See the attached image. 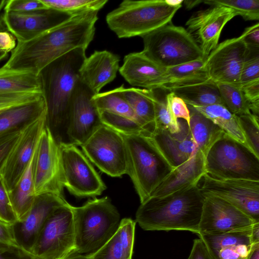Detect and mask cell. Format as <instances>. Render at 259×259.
<instances>
[{"label": "cell", "mask_w": 259, "mask_h": 259, "mask_svg": "<svg viewBox=\"0 0 259 259\" xmlns=\"http://www.w3.org/2000/svg\"><path fill=\"white\" fill-rule=\"evenodd\" d=\"M98 13L94 11L73 16L32 39L17 41L1 68L38 75L47 65L68 52L77 48L86 50L95 36Z\"/></svg>", "instance_id": "6da1fadb"}, {"label": "cell", "mask_w": 259, "mask_h": 259, "mask_svg": "<svg viewBox=\"0 0 259 259\" xmlns=\"http://www.w3.org/2000/svg\"><path fill=\"white\" fill-rule=\"evenodd\" d=\"M86 57L85 49H75L49 63L38 74L46 105V125L59 144H69L67 132L72 99Z\"/></svg>", "instance_id": "7a4b0ae2"}, {"label": "cell", "mask_w": 259, "mask_h": 259, "mask_svg": "<svg viewBox=\"0 0 259 259\" xmlns=\"http://www.w3.org/2000/svg\"><path fill=\"white\" fill-rule=\"evenodd\" d=\"M204 196L198 184L141 203L136 222L146 231L184 230L199 234Z\"/></svg>", "instance_id": "3957f363"}, {"label": "cell", "mask_w": 259, "mask_h": 259, "mask_svg": "<svg viewBox=\"0 0 259 259\" xmlns=\"http://www.w3.org/2000/svg\"><path fill=\"white\" fill-rule=\"evenodd\" d=\"M120 134L126 149V174L132 180L141 203L151 197L174 168L155 145L151 134Z\"/></svg>", "instance_id": "277c9868"}, {"label": "cell", "mask_w": 259, "mask_h": 259, "mask_svg": "<svg viewBox=\"0 0 259 259\" xmlns=\"http://www.w3.org/2000/svg\"><path fill=\"white\" fill-rule=\"evenodd\" d=\"M75 252L89 255L101 248L114 234L121 220L108 196L89 200L81 206L71 205Z\"/></svg>", "instance_id": "5b68a950"}, {"label": "cell", "mask_w": 259, "mask_h": 259, "mask_svg": "<svg viewBox=\"0 0 259 259\" xmlns=\"http://www.w3.org/2000/svg\"><path fill=\"white\" fill-rule=\"evenodd\" d=\"M181 7L165 0H125L107 15L106 21L119 38L142 37L171 23Z\"/></svg>", "instance_id": "8992f818"}, {"label": "cell", "mask_w": 259, "mask_h": 259, "mask_svg": "<svg viewBox=\"0 0 259 259\" xmlns=\"http://www.w3.org/2000/svg\"><path fill=\"white\" fill-rule=\"evenodd\" d=\"M205 169L217 179L259 181V157L224 132L207 152Z\"/></svg>", "instance_id": "52a82bcc"}, {"label": "cell", "mask_w": 259, "mask_h": 259, "mask_svg": "<svg viewBox=\"0 0 259 259\" xmlns=\"http://www.w3.org/2000/svg\"><path fill=\"white\" fill-rule=\"evenodd\" d=\"M144 54L165 69L203 59L198 44L184 27L171 22L142 36Z\"/></svg>", "instance_id": "ba28073f"}, {"label": "cell", "mask_w": 259, "mask_h": 259, "mask_svg": "<svg viewBox=\"0 0 259 259\" xmlns=\"http://www.w3.org/2000/svg\"><path fill=\"white\" fill-rule=\"evenodd\" d=\"M76 253L71 205L56 208L41 228L31 250L37 259H63Z\"/></svg>", "instance_id": "9c48e42d"}, {"label": "cell", "mask_w": 259, "mask_h": 259, "mask_svg": "<svg viewBox=\"0 0 259 259\" xmlns=\"http://www.w3.org/2000/svg\"><path fill=\"white\" fill-rule=\"evenodd\" d=\"M88 159L112 177L126 173V153L122 135L103 124L80 146Z\"/></svg>", "instance_id": "30bf717a"}, {"label": "cell", "mask_w": 259, "mask_h": 259, "mask_svg": "<svg viewBox=\"0 0 259 259\" xmlns=\"http://www.w3.org/2000/svg\"><path fill=\"white\" fill-rule=\"evenodd\" d=\"M59 145L65 187L69 193L79 198L101 195L106 186L82 151L73 144Z\"/></svg>", "instance_id": "8fae6325"}, {"label": "cell", "mask_w": 259, "mask_h": 259, "mask_svg": "<svg viewBox=\"0 0 259 259\" xmlns=\"http://www.w3.org/2000/svg\"><path fill=\"white\" fill-rule=\"evenodd\" d=\"M65 177L60 145L45 126L38 144L34 169L35 196L52 193L63 196Z\"/></svg>", "instance_id": "7c38bea8"}, {"label": "cell", "mask_w": 259, "mask_h": 259, "mask_svg": "<svg viewBox=\"0 0 259 259\" xmlns=\"http://www.w3.org/2000/svg\"><path fill=\"white\" fill-rule=\"evenodd\" d=\"M200 189L203 195L219 197L231 203L254 222H259V181L220 179L206 174Z\"/></svg>", "instance_id": "4fadbf2b"}, {"label": "cell", "mask_w": 259, "mask_h": 259, "mask_svg": "<svg viewBox=\"0 0 259 259\" xmlns=\"http://www.w3.org/2000/svg\"><path fill=\"white\" fill-rule=\"evenodd\" d=\"M246 49L241 35L218 44L204 61V67L209 79L216 83H229L240 87Z\"/></svg>", "instance_id": "5bb4252c"}, {"label": "cell", "mask_w": 259, "mask_h": 259, "mask_svg": "<svg viewBox=\"0 0 259 259\" xmlns=\"http://www.w3.org/2000/svg\"><path fill=\"white\" fill-rule=\"evenodd\" d=\"M73 16L68 13L47 8L24 12L5 11L1 18L7 30L18 42H25L62 24Z\"/></svg>", "instance_id": "9a60e30c"}, {"label": "cell", "mask_w": 259, "mask_h": 259, "mask_svg": "<svg viewBox=\"0 0 259 259\" xmlns=\"http://www.w3.org/2000/svg\"><path fill=\"white\" fill-rule=\"evenodd\" d=\"M94 93L80 79L75 88L67 132L69 144L81 146L103 124Z\"/></svg>", "instance_id": "2e32d148"}, {"label": "cell", "mask_w": 259, "mask_h": 259, "mask_svg": "<svg viewBox=\"0 0 259 259\" xmlns=\"http://www.w3.org/2000/svg\"><path fill=\"white\" fill-rule=\"evenodd\" d=\"M204 196L198 235L227 233L248 228L255 223L225 200L212 196Z\"/></svg>", "instance_id": "e0dca14e"}, {"label": "cell", "mask_w": 259, "mask_h": 259, "mask_svg": "<svg viewBox=\"0 0 259 259\" xmlns=\"http://www.w3.org/2000/svg\"><path fill=\"white\" fill-rule=\"evenodd\" d=\"M236 16L231 9L213 6L195 13L188 20L186 30L198 44L204 60L218 45L225 25Z\"/></svg>", "instance_id": "ac0fdd59"}, {"label": "cell", "mask_w": 259, "mask_h": 259, "mask_svg": "<svg viewBox=\"0 0 259 259\" xmlns=\"http://www.w3.org/2000/svg\"><path fill=\"white\" fill-rule=\"evenodd\" d=\"M46 126V115L25 128L11 152L1 176L8 191H11L25 171Z\"/></svg>", "instance_id": "d6986e66"}, {"label": "cell", "mask_w": 259, "mask_h": 259, "mask_svg": "<svg viewBox=\"0 0 259 259\" xmlns=\"http://www.w3.org/2000/svg\"><path fill=\"white\" fill-rule=\"evenodd\" d=\"M63 196L44 193L36 195L26 217L13 225L18 244L24 250H31L45 222L58 207L67 204Z\"/></svg>", "instance_id": "ffe728a7"}, {"label": "cell", "mask_w": 259, "mask_h": 259, "mask_svg": "<svg viewBox=\"0 0 259 259\" xmlns=\"http://www.w3.org/2000/svg\"><path fill=\"white\" fill-rule=\"evenodd\" d=\"M180 130L176 133L154 128L150 136L169 164L174 168L188 160L195 151V144L189 125L178 119Z\"/></svg>", "instance_id": "44dd1931"}, {"label": "cell", "mask_w": 259, "mask_h": 259, "mask_svg": "<svg viewBox=\"0 0 259 259\" xmlns=\"http://www.w3.org/2000/svg\"><path fill=\"white\" fill-rule=\"evenodd\" d=\"M251 226L221 234H202L199 236L213 259H246L253 244L251 239Z\"/></svg>", "instance_id": "7402d4cb"}, {"label": "cell", "mask_w": 259, "mask_h": 259, "mask_svg": "<svg viewBox=\"0 0 259 259\" xmlns=\"http://www.w3.org/2000/svg\"><path fill=\"white\" fill-rule=\"evenodd\" d=\"M119 61L116 54L106 50L96 51L84 61L79 79L96 95L116 77Z\"/></svg>", "instance_id": "603a6c76"}, {"label": "cell", "mask_w": 259, "mask_h": 259, "mask_svg": "<svg viewBox=\"0 0 259 259\" xmlns=\"http://www.w3.org/2000/svg\"><path fill=\"white\" fill-rule=\"evenodd\" d=\"M118 71L131 85L153 90L160 88L165 69L141 51L125 56L123 63Z\"/></svg>", "instance_id": "cb8c5ba5"}, {"label": "cell", "mask_w": 259, "mask_h": 259, "mask_svg": "<svg viewBox=\"0 0 259 259\" xmlns=\"http://www.w3.org/2000/svg\"><path fill=\"white\" fill-rule=\"evenodd\" d=\"M206 174L205 156L200 151L195 152L186 162L174 168L155 189L151 197H161L194 185Z\"/></svg>", "instance_id": "d4e9b609"}, {"label": "cell", "mask_w": 259, "mask_h": 259, "mask_svg": "<svg viewBox=\"0 0 259 259\" xmlns=\"http://www.w3.org/2000/svg\"><path fill=\"white\" fill-rule=\"evenodd\" d=\"M46 114L42 95L31 102L7 108L0 114V134L23 131Z\"/></svg>", "instance_id": "484cf974"}, {"label": "cell", "mask_w": 259, "mask_h": 259, "mask_svg": "<svg viewBox=\"0 0 259 259\" xmlns=\"http://www.w3.org/2000/svg\"><path fill=\"white\" fill-rule=\"evenodd\" d=\"M136 221L130 218L121 220L112 237L98 250L87 255L89 259H132Z\"/></svg>", "instance_id": "4316f807"}, {"label": "cell", "mask_w": 259, "mask_h": 259, "mask_svg": "<svg viewBox=\"0 0 259 259\" xmlns=\"http://www.w3.org/2000/svg\"><path fill=\"white\" fill-rule=\"evenodd\" d=\"M37 146L38 144L25 171L16 186L8 192L10 203L17 218V222L22 221L26 217L36 197L34 194V169Z\"/></svg>", "instance_id": "83f0119b"}, {"label": "cell", "mask_w": 259, "mask_h": 259, "mask_svg": "<svg viewBox=\"0 0 259 259\" xmlns=\"http://www.w3.org/2000/svg\"><path fill=\"white\" fill-rule=\"evenodd\" d=\"M204 60H198L165 69L159 89L169 88L201 83L209 78L204 67Z\"/></svg>", "instance_id": "f1b7e54d"}, {"label": "cell", "mask_w": 259, "mask_h": 259, "mask_svg": "<svg viewBox=\"0 0 259 259\" xmlns=\"http://www.w3.org/2000/svg\"><path fill=\"white\" fill-rule=\"evenodd\" d=\"M187 105L190 111L189 127L195 148L201 152L205 157L211 146L224 132L193 107Z\"/></svg>", "instance_id": "f546056e"}, {"label": "cell", "mask_w": 259, "mask_h": 259, "mask_svg": "<svg viewBox=\"0 0 259 259\" xmlns=\"http://www.w3.org/2000/svg\"><path fill=\"white\" fill-rule=\"evenodd\" d=\"M164 91L173 93L183 100L187 105L193 107L223 104L217 84L210 80L201 83L169 88Z\"/></svg>", "instance_id": "4dcf8cb0"}, {"label": "cell", "mask_w": 259, "mask_h": 259, "mask_svg": "<svg viewBox=\"0 0 259 259\" xmlns=\"http://www.w3.org/2000/svg\"><path fill=\"white\" fill-rule=\"evenodd\" d=\"M117 89L132 108L140 124L152 132L154 123V106L149 90L125 88L123 85Z\"/></svg>", "instance_id": "1f68e13d"}, {"label": "cell", "mask_w": 259, "mask_h": 259, "mask_svg": "<svg viewBox=\"0 0 259 259\" xmlns=\"http://www.w3.org/2000/svg\"><path fill=\"white\" fill-rule=\"evenodd\" d=\"M193 107L211 120L227 135L249 148L237 116L232 113L224 105L215 104Z\"/></svg>", "instance_id": "d6a6232c"}, {"label": "cell", "mask_w": 259, "mask_h": 259, "mask_svg": "<svg viewBox=\"0 0 259 259\" xmlns=\"http://www.w3.org/2000/svg\"><path fill=\"white\" fill-rule=\"evenodd\" d=\"M42 94L39 75L5 70L0 68V95L16 93Z\"/></svg>", "instance_id": "836d02e7"}, {"label": "cell", "mask_w": 259, "mask_h": 259, "mask_svg": "<svg viewBox=\"0 0 259 259\" xmlns=\"http://www.w3.org/2000/svg\"><path fill=\"white\" fill-rule=\"evenodd\" d=\"M93 100L99 112L107 111L125 116L140 124L132 108L117 88L108 92L99 93L93 96Z\"/></svg>", "instance_id": "e575fe53"}, {"label": "cell", "mask_w": 259, "mask_h": 259, "mask_svg": "<svg viewBox=\"0 0 259 259\" xmlns=\"http://www.w3.org/2000/svg\"><path fill=\"white\" fill-rule=\"evenodd\" d=\"M154 106V128L165 130L171 133L180 131L178 119H175L167 106L165 96L161 95L160 89L148 90Z\"/></svg>", "instance_id": "d590c367"}, {"label": "cell", "mask_w": 259, "mask_h": 259, "mask_svg": "<svg viewBox=\"0 0 259 259\" xmlns=\"http://www.w3.org/2000/svg\"><path fill=\"white\" fill-rule=\"evenodd\" d=\"M217 84L223 105L232 113L237 116L252 114L240 87L224 83Z\"/></svg>", "instance_id": "8d00e7d4"}, {"label": "cell", "mask_w": 259, "mask_h": 259, "mask_svg": "<svg viewBox=\"0 0 259 259\" xmlns=\"http://www.w3.org/2000/svg\"><path fill=\"white\" fill-rule=\"evenodd\" d=\"M47 7L66 12L73 16L100 10L108 0H40Z\"/></svg>", "instance_id": "74e56055"}, {"label": "cell", "mask_w": 259, "mask_h": 259, "mask_svg": "<svg viewBox=\"0 0 259 259\" xmlns=\"http://www.w3.org/2000/svg\"><path fill=\"white\" fill-rule=\"evenodd\" d=\"M103 124L124 135H149L151 131L134 119L107 111L100 112Z\"/></svg>", "instance_id": "f35d334b"}, {"label": "cell", "mask_w": 259, "mask_h": 259, "mask_svg": "<svg viewBox=\"0 0 259 259\" xmlns=\"http://www.w3.org/2000/svg\"><path fill=\"white\" fill-rule=\"evenodd\" d=\"M211 6H223L232 9L245 20H259V0H205Z\"/></svg>", "instance_id": "ab89813d"}, {"label": "cell", "mask_w": 259, "mask_h": 259, "mask_svg": "<svg viewBox=\"0 0 259 259\" xmlns=\"http://www.w3.org/2000/svg\"><path fill=\"white\" fill-rule=\"evenodd\" d=\"M259 80V47H247L242 64L240 87Z\"/></svg>", "instance_id": "60d3db41"}, {"label": "cell", "mask_w": 259, "mask_h": 259, "mask_svg": "<svg viewBox=\"0 0 259 259\" xmlns=\"http://www.w3.org/2000/svg\"><path fill=\"white\" fill-rule=\"evenodd\" d=\"M237 117L247 145L259 157V117L252 114L239 115Z\"/></svg>", "instance_id": "b9f144b4"}, {"label": "cell", "mask_w": 259, "mask_h": 259, "mask_svg": "<svg viewBox=\"0 0 259 259\" xmlns=\"http://www.w3.org/2000/svg\"><path fill=\"white\" fill-rule=\"evenodd\" d=\"M165 100L172 116L176 119L185 120L189 125L190 111L187 104L183 100L170 92L165 95Z\"/></svg>", "instance_id": "7bdbcfd3"}, {"label": "cell", "mask_w": 259, "mask_h": 259, "mask_svg": "<svg viewBox=\"0 0 259 259\" xmlns=\"http://www.w3.org/2000/svg\"><path fill=\"white\" fill-rule=\"evenodd\" d=\"M0 221L14 225L17 218L10 203L8 192L6 189L0 175Z\"/></svg>", "instance_id": "ee69618b"}, {"label": "cell", "mask_w": 259, "mask_h": 259, "mask_svg": "<svg viewBox=\"0 0 259 259\" xmlns=\"http://www.w3.org/2000/svg\"><path fill=\"white\" fill-rule=\"evenodd\" d=\"M42 95L38 93H16L0 95V110L33 101Z\"/></svg>", "instance_id": "f6af8a7d"}, {"label": "cell", "mask_w": 259, "mask_h": 259, "mask_svg": "<svg viewBox=\"0 0 259 259\" xmlns=\"http://www.w3.org/2000/svg\"><path fill=\"white\" fill-rule=\"evenodd\" d=\"M248 103L251 113L258 117L259 115V80L240 87Z\"/></svg>", "instance_id": "bcb514c9"}, {"label": "cell", "mask_w": 259, "mask_h": 259, "mask_svg": "<svg viewBox=\"0 0 259 259\" xmlns=\"http://www.w3.org/2000/svg\"><path fill=\"white\" fill-rule=\"evenodd\" d=\"M40 0H8L5 11L24 12L47 8Z\"/></svg>", "instance_id": "7dc6e473"}, {"label": "cell", "mask_w": 259, "mask_h": 259, "mask_svg": "<svg viewBox=\"0 0 259 259\" xmlns=\"http://www.w3.org/2000/svg\"><path fill=\"white\" fill-rule=\"evenodd\" d=\"M21 247L16 240L13 225L0 221V250Z\"/></svg>", "instance_id": "c3c4849f"}, {"label": "cell", "mask_w": 259, "mask_h": 259, "mask_svg": "<svg viewBox=\"0 0 259 259\" xmlns=\"http://www.w3.org/2000/svg\"><path fill=\"white\" fill-rule=\"evenodd\" d=\"M23 131L16 133L0 144V175L11 152L19 140Z\"/></svg>", "instance_id": "681fc988"}, {"label": "cell", "mask_w": 259, "mask_h": 259, "mask_svg": "<svg viewBox=\"0 0 259 259\" xmlns=\"http://www.w3.org/2000/svg\"><path fill=\"white\" fill-rule=\"evenodd\" d=\"M187 259H213L201 238L195 239Z\"/></svg>", "instance_id": "f907efd6"}, {"label": "cell", "mask_w": 259, "mask_h": 259, "mask_svg": "<svg viewBox=\"0 0 259 259\" xmlns=\"http://www.w3.org/2000/svg\"><path fill=\"white\" fill-rule=\"evenodd\" d=\"M241 35L247 47H259V23L246 28Z\"/></svg>", "instance_id": "816d5d0a"}, {"label": "cell", "mask_w": 259, "mask_h": 259, "mask_svg": "<svg viewBox=\"0 0 259 259\" xmlns=\"http://www.w3.org/2000/svg\"><path fill=\"white\" fill-rule=\"evenodd\" d=\"M0 259H37L22 248L0 250Z\"/></svg>", "instance_id": "f5cc1de1"}, {"label": "cell", "mask_w": 259, "mask_h": 259, "mask_svg": "<svg viewBox=\"0 0 259 259\" xmlns=\"http://www.w3.org/2000/svg\"><path fill=\"white\" fill-rule=\"evenodd\" d=\"M251 239L253 244L259 242V222H255L251 226Z\"/></svg>", "instance_id": "db71d44e"}, {"label": "cell", "mask_w": 259, "mask_h": 259, "mask_svg": "<svg viewBox=\"0 0 259 259\" xmlns=\"http://www.w3.org/2000/svg\"><path fill=\"white\" fill-rule=\"evenodd\" d=\"M246 259H259V242L252 245Z\"/></svg>", "instance_id": "11a10c76"}, {"label": "cell", "mask_w": 259, "mask_h": 259, "mask_svg": "<svg viewBox=\"0 0 259 259\" xmlns=\"http://www.w3.org/2000/svg\"><path fill=\"white\" fill-rule=\"evenodd\" d=\"M63 259H89L87 255L74 253L71 254Z\"/></svg>", "instance_id": "9f6ffc18"}, {"label": "cell", "mask_w": 259, "mask_h": 259, "mask_svg": "<svg viewBox=\"0 0 259 259\" xmlns=\"http://www.w3.org/2000/svg\"><path fill=\"white\" fill-rule=\"evenodd\" d=\"M187 8L192 9L196 5H198L200 3H202L203 1H184Z\"/></svg>", "instance_id": "6f0895ef"}, {"label": "cell", "mask_w": 259, "mask_h": 259, "mask_svg": "<svg viewBox=\"0 0 259 259\" xmlns=\"http://www.w3.org/2000/svg\"><path fill=\"white\" fill-rule=\"evenodd\" d=\"M166 2L170 6L181 7L184 1L183 0H165Z\"/></svg>", "instance_id": "680465c9"}, {"label": "cell", "mask_w": 259, "mask_h": 259, "mask_svg": "<svg viewBox=\"0 0 259 259\" xmlns=\"http://www.w3.org/2000/svg\"><path fill=\"white\" fill-rule=\"evenodd\" d=\"M8 54V53L0 51V62L7 57Z\"/></svg>", "instance_id": "91938a15"}, {"label": "cell", "mask_w": 259, "mask_h": 259, "mask_svg": "<svg viewBox=\"0 0 259 259\" xmlns=\"http://www.w3.org/2000/svg\"><path fill=\"white\" fill-rule=\"evenodd\" d=\"M8 0H0V11L2 10V9L5 7L6 5Z\"/></svg>", "instance_id": "94428289"}, {"label": "cell", "mask_w": 259, "mask_h": 259, "mask_svg": "<svg viewBox=\"0 0 259 259\" xmlns=\"http://www.w3.org/2000/svg\"><path fill=\"white\" fill-rule=\"evenodd\" d=\"M6 109H3V110H0V114Z\"/></svg>", "instance_id": "6125c7cd"}]
</instances>
